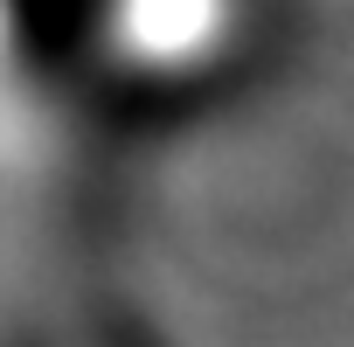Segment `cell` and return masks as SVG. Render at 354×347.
Returning <instances> with one entry per match:
<instances>
[{"instance_id": "obj_1", "label": "cell", "mask_w": 354, "mask_h": 347, "mask_svg": "<svg viewBox=\"0 0 354 347\" xmlns=\"http://www.w3.org/2000/svg\"><path fill=\"white\" fill-rule=\"evenodd\" d=\"M97 347H167L139 312H125V306H111V312H97Z\"/></svg>"}]
</instances>
